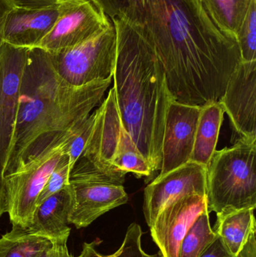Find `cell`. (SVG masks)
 I'll list each match as a JSON object with an SVG mask.
<instances>
[{
    "label": "cell",
    "instance_id": "6da1fadb",
    "mask_svg": "<svg viewBox=\"0 0 256 257\" xmlns=\"http://www.w3.org/2000/svg\"><path fill=\"white\" fill-rule=\"evenodd\" d=\"M92 1L150 44L174 100L199 106L220 100L242 62L240 49L215 27L200 0Z\"/></svg>",
    "mask_w": 256,
    "mask_h": 257
},
{
    "label": "cell",
    "instance_id": "7a4b0ae2",
    "mask_svg": "<svg viewBox=\"0 0 256 257\" xmlns=\"http://www.w3.org/2000/svg\"><path fill=\"white\" fill-rule=\"evenodd\" d=\"M112 78L70 85L56 72L49 53L29 49L4 177L81 125L100 103Z\"/></svg>",
    "mask_w": 256,
    "mask_h": 257
},
{
    "label": "cell",
    "instance_id": "3957f363",
    "mask_svg": "<svg viewBox=\"0 0 256 257\" xmlns=\"http://www.w3.org/2000/svg\"><path fill=\"white\" fill-rule=\"evenodd\" d=\"M111 21L117 33L113 88L120 120L156 173L161 169L165 120L174 99L150 44L123 21Z\"/></svg>",
    "mask_w": 256,
    "mask_h": 257
},
{
    "label": "cell",
    "instance_id": "277c9868",
    "mask_svg": "<svg viewBox=\"0 0 256 257\" xmlns=\"http://www.w3.org/2000/svg\"><path fill=\"white\" fill-rule=\"evenodd\" d=\"M94 113L93 130L81 157L99 172L123 184L128 172L139 178L150 176V164L120 120L114 88Z\"/></svg>",
    "mask_w": 256,
    "mask_h": 257
},
{
    "label": "cell",
    "instance_id": "5b68a950",
    "mask_svg": "<svg viewBox=\"0 0 256 257\" xmlns=\"http://www.w3.org/2000/svg\"><path fill=\"white\" fill-rule=\"evenodd\" d=\"M255 154L256 139L246 137L231 148L215 151L206 176L209 213L255 209Z\"/></svg>",
    "mask_w": 256,
    "mask_h": 257
},
{
    "label": "cell",
    "instance_id": "8992f818",
    "mask_svg": "<svg viewBox=\"0 0 256 257\" xmlns=\"http://www.w3.org/2000/svg\"><path fill=\"white\" fill-rule=\"evenodd\" d=\"M81 125L65 133L40 154L3 178L7 213L12 226L28 229L39 194L62 157L69 152L71 142Z\"/></svg>",
    "mask_w": 256,
    "mask_h": 257
},
{
    "label": "cell",
    "instance_id": "52a82bcc",
    "mask_svg": "<svg viewBox=\"0 0 256 257\" xmlns=\"http://www.w3.org/2000/svg\"><path fill=\"white\" fill-rule=\"evenodd\" d=\"M49 54L56 72L70 85L80 87L113 77L117 60L114 26L112 23L88 40Z\"/></svg>",
    "mask_w": 256,
    "mask_h": 257
},
{
    "label": "cell",
    "instance_id": "ba28073f",
    "mask_svg": "<svg viewBox=\"0 0 256 257\" xmlns=\"http://www.w3.org/2000/svg\"><path fill=\"white\" fill-rule=\"evenodd\" d=\"M69 183L74 197L69 223L77 229L87 227L129 199L123 183L99 172L82 157L71 170Z\"/></svg>",
    "mask_w": 256,
    "mask_h": 257
},
{
    "label": "cell",
    "instance_id": "9c48e42d",
    "mask_svg": "<svg viewBox=\"0 0 256 257\" xmlns=\"http://www.w3.org/2000/svg\"><path fill=\"white\" fill-rule=\"evenodd\" d=\"M28 48L0 46V178H4L19 108Z\"/></svg>",
    "mask_w": 256,
    "mask_h": 257
},
{
    "label": "cell",
    "instance_id": "30bf717a",
    "mask_svg": "<svg viewBox=\"0 0 256 257\" xmlns=\"http://www.w3.org/2000/svg\"><path fill=\"white\" fill-rule=\"evenodd\" d=\"M112 24L92 0H68L50 33L36 47L53 53L88 40Z\"/></svg>",
    "mask_w": 256,
    "mask_h": 257
},
{
    "label": "cell",
    "instance_id": "8fae6325",
    "mask_svg": "<svg viewBox=\"0 0 256 257\" xmlns=\"http://www.w3.org/2000/svg\"><path fill=\"white\" fill-rule=\"evenodd\" d=\"M206 176L207 167L193 162L158 175L144 189L143 211L149 227L159 212L172 201L186 195L206 196Z\"/></svg>",
    "mask_w": 256,
    "mask_h": 257
},
{
    "label": "cell",
    "instance_id": "7c38bea8",
    "mask_svg": "<svg viewBox=\"0 0 256 257\" xmlns=\"http://www.w3.org/2000/svg\"><path fill=\"white\" fill-rule=\"evenodd\" d=\"M206 209V196L189 194L172 201L159 212L150 228L161 256L179 257L186 232Z\"/></svg>",
    "mask_w": 256,
    "mask_h": 257
},
{
    "label": "cell",
    "instance_id": "4fadbf2b",
    "mask_svg": "<svg viewBox=\"0 0 256 257\" xmlns=\"http://www.w3.org/2000/svg\"><path fill=\"white\" fill-rule=\"evenodd\" d=\"M201 107L173 100L167 113L159 175L190 161Z\"/></svg>",
    "mask_w": 256,
    "mask_h": 257
},
{
    "label": "cell",
    "instance_id": "5bb4252c",
    "mask_svg": "<svg viewBox=\"0 0 256 257\" xmlns=\"http://www.w3.org/2000/svg\"><path fill=\"white\" fill-rule=\"evenodd\" d=\"M219 102L240 137L256 139V61L238 65Z\"/></svg>",
    "mask_w": 256,
    "mask_h": 257
},
{
    "label": "cell",
    "instance_id": "9a60e30c",
    "mask_svg": "<svg viewBox=\"0 0 256 257\" xmlns=\"http://www.w3.org/2000/svg\"><path fill=\"white\" fill-rule=\"evenodd\" d=\"M63 4L39 9L15 6L6 17L3 41L18 48H36L52 30Z\"/></svg>",
    "mask_w": 256,
    "mask_h": 257
},
{
    "label": "cell",
    "instance_id": "2e32d148",
    "mask_svg": "<svg viewBox=\"0 0 256 257\" xmlns=\"http://www.w3.org/2000/svg\"><path fill=\"white\" fill-rule=\"evenodd\" d=\"M73 205V193L69 184L36 208L29 230L52 242L68 241L71 232L69 217Z\"/></svg>",
    "mask_w": 256,
    "mask_h": 257
},
{
    "label": "cell",
    "instance_id": "e0dca14e",
    "mask_svg": "<svg viewBox=\"0 0 256 257\" xmlns=\"http://www.w3.org/2000/svg\"><path fill=\"white\" fill-rule=\"evenodd\" d=\"M225 110L219 102H211L201 107L195 132L190 161L207 167L216 151L219 131Z\"/></svg>",
    "mask_w": 256,
    "mask_h": 257
},
{
    "label": "cell",
    "instance_id": "ac0fdd59",
    "mask_svg": "<svg viewBox=\"0 0 256 257\" xmlns=\"http://www.w3.org/2000/svg\"><path fill=\"white\" fill-rule=\"evenodd\" d=\"M252 208L226 210L216 214L214 232L221 237L228 250L237 256L256 226Z\"/></svg>",
    "mask_w": 256,
    "mask_h": 257
},
{
    "label": "cell",
    "instance_id": "d6986e66",
    "mask_svg": "<svg viewBox=\"0 0 256 257\" xmlns=\"http://www.w3.org/2000/svg\"><path fill=\"white\" fill-rule=\"evenodd\" d=\"M215 27L236 40L252 0H200ZM237 41V40H236Z\"/></svg>",
    "mask_w": 256,
    "mask_h": 257
},
{
    "label": "cell",
    "instance_id": "ffe728a7",
    "mask_svg": "<svg viewBox=\"0 0 256 257\" xmlns=\"http://www.w3.org/2000/svg\"><path fill=\"white\" fill-rule=\"evenodd\" d=\"M52 244L51 240L28 229L12 226L0 238V257H39Z\"/></svg>",
    "mask_w": 256,
    "mask_h": 257
},
{
    "label": "cell",
    "instance_id": "44dd1931",
    "mask_svg": "<svg viewBox=\"0 0 256 257\" xmlns=\"http://www.w3.org/2000/svg\"><path fill=\"white\" fill-rule=\"evenodd\" d=\"M210 213L204 210L192 223L182 241L179 257H198L216 238L210 223Z\"/></svg>",
    "mask_w": 256,
    "mask_h": 257
},
{
    "label": "cell",
    "instance_id": "7402d4cb",
    "mask_svg": "<svg viewBox=\"0 0 256 257\" xmlns=\"http://www.w3.org/2000/svg\"><path fill=\"white\" fill-rule=\"evenodd\" d=\"M143 232L141 226L136 223H132L128 227L126 236L120 249L114 254L104 256L96 249V241L84 243L81 254L78 257H162L160 253L148 254L144 252L141 245Z\"/></svg>",
    "mask_w": 256,
    "mask_h": 257
},
{
    "label": "cell",
    "instance_id": "603a6c76",
    "mask_svg": "<svg viewBox=\"0 0 256 257\" xmlns=\"http://www.w3.org/2000/svg\"><path fill=\"white\" fill-rule=\"evenodd\" d=\"M242 62L256 61V0H252L236 36Z\"/></svg>",
    "mask_w": 256,
    "mask_h": 257
},
{
    "label": "cell",
    "instance_id": "cb8c5ba5",
    "mask_svg": "<svg viewBox=\"0 0 256 257\" xmlns=\"http://www.w3.org/2000/svg\"><path fill=\"white\" fill-rule=\"evenodd\" d=\"M69 174H70V169H69V156L68 154H66L62 157L57 167L55 168L45 187L42 189L36 202V208L45 199L60 191L65 186L69 184Z\"/></svg>",
    "mask_w": 256,
    "mask_h": 257
},
{
    "label": "cell",
    "instance_id": "d4e9b609",
    "mask_svg": "<svg viewBox=\"0 0 256 257\" xmlns=\"http://www.w3.org/2000/svg\"><path fill=\"white\" fill-rule=\"evenodd\" d=\"M94 122L95 113L93 112L81 125L76 134L74 136L72 142H71L69 152H68L70 172L73 168L74 165L78 161L80 157L82 155L86 144H87V141H88L89 138L91 135Z\"/></svg>",
    "mask_w": 256,
    "mask_h": 257
},
{
    "label": "cell",
    "instance_id": "484cf974",
    "mask_svg": "<svg viewBox=\"0 0 256 257\" xmlns=\"http://www.w3.org/2000/svg\"><path fill=\"white\" fill-rule=\"evenodd\" d=\"M198 257H237L230 252L219 235L203 250Z\"/></svg>",
    "mask_w": 256,
    "mask_h": 257
},
{
    "label": "cell",
    "instance_id": "4316f807",
    "mask_svg": "<svg viewBox=\"0 0 256 257\" xmlns=\"http://www.w3.org/2000/svg\"><path fill=\"white\" fill-rule=\"evenodd\" d=\"M13 1L16 7L39 9V8L58 6L68 0H13Z\"/></svg>",
    "mask_w": 256,
    "mask_h": 257
},
{
    "label": "cell",
    "instance_id": "83f0119b",
    "mask_svg": "<svg viewBox=\"0 0 256 257\" xmlns=\"http://www.w3.org/2000/svg\"><path fill=\"white\" fill-rule=\"evenodd\" d=\"M39 257H74L68 248L67 241L53 242Z\"/></svg>",
    "mask_w": 256,
    "mask_h": 257
},
{
    "label": "cell",
    "instance_id": "f1b7e54d",
    "mask_svg": "<svg viewBox=\"0 0 256 257\" xmlns=\"http://www.w3.org/2000/svg\"><path fill=\"white\" fill-rule=\"evenodd\" d=\"M256 226L252 229L247 241L242 247L237 257H256Z\"/></svg>",
    "mask_w": 256,
    "mask_h": 257
},
{
    "label": "cell",
    "instance_id": "f546056e",
    "mask_svg": "<svg viewBox=\"0 0 256 257\" xmlns=\"http://www.w3.org/2000/svg\"><path fill=\"white\" fill-rule=\"evenodd\" d=\"M5 213H7V199H6L4 183H3V178H0V218Z\"/></svg>",
    "mask_w": 256,
    "mask_h": 257
}]
</instances>
